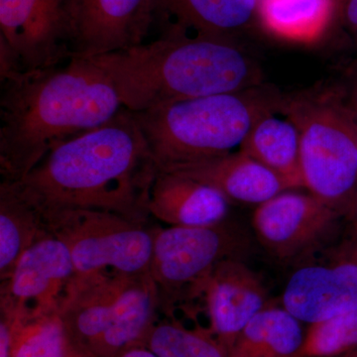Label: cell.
I'll use <instances>...</instances> for the list:
<instances>
[{
	"mask_svg": "<svg viewBox=\"0 0 357 357\" xmlns=\"http://www.w3.org/2000/svg\"><path fill=\"white\" fill-rule=\"evenodd\" d=\"M158 171L135 115L122 109L100 128L60 143L17 183L43 211H109L147 225Z\"/></svg>",
	"mask_w": 357,
	"mask_h": 357,
	"instance_id": "obj_1",
	"label": "cell"
},
{
	"mask_svg": "<svg viewBox=\"0 0 357 357\" xmlns=\"http://www.w3.org/2000/svg\"><path fill=\"white\" fill-rule=\"evenodd\" d=\"M122 109L114 84L89 58L1 82L2 181L22 180L60 143L100 128Z\"/></svg>",
	"mask_w": 357,
	"mask_h": 357,
	"instance_id": "obj_2",
	"label": "cell"
},
{
	"mask_svg": "<svg viewBox=\"0 0 357 357\" xmlns=\"http://www.w3.org/2000/svg\"><path fill=\"white\" fill-rule=\"evenodd\" d=\"M114 84L123 109L142 112L180 100L262 84V70L238 42L165 28L153 41L89 58Z\"/></svg>",
	"mask_w": 357,
	"mask_h": 357,
	"instance_id": "obj_3",
	"label": "cell"
},
{
	"mask_svg": "<svg viewBox=\"0 0 357 357\" xmlns=\"http://www.w3.org/2000/svg\"><path fill=\"white\" fill-rule=\"evenodd\" d=\"M285 100L261 84L133 114L158 170L169 172L231 153L256 122L282 110Z\"/></svg>",
	"mask_w": 357,
	"mask_h": 357,
	"instance_id": "obj_4",
	"label": "cell"
},
{
	"mask_svg": "<svg viewBox=\"0 0 357 357\" xmlns=\"http://www.w3.org/2000/svg\"><path fill=\"white\" fill-rule=\"evenodd\" d=\"M282 110L299 130L305 188L345 215L357 195V117L328 93L286 100Z\"/></svg>",
	"mask_w": 357,
	"mask_h": 357,
	"instance_id": "obj_5",
	"label": "cell"
},
{
	"mask_svg": "<svg viewBox=\"0 0 357 357\" xmlns=\"http://www.w3.org/2000/svg\"><path fill=\"white\" fill-rule=\"evenodd\" d=\"M49 229L69 248L74 280L96 275H149L154 227L109 211H43Z\"/></svg>",
	"mask_w": 357,
	"mask_h": 357,
	"instance_id": "obj_6",
	"label": "cell"
},
{
	"mask_svg": "<svg viewBox=\"0 0 357 357\" xmlns=\"http://www.w3.org/2000/svg\"><path fill=\"white\" fill-rule=\"evenodd\" d=\"M149 276L158 295L159 311L202 296L218 263L236 258L241 238L227 222L206 227H154Z\"/></svg>",
	"mask_w": 357,
	"mask_h": 357,
	"instance_id": "obj_7",
	"label": "cell"
},
{
	"mask_svg": "<svg viewBox=\"0 0 357 357\" xmlns=\"http://www.w3.org/2000/svg\"><path fill=\"white\" fill-rule=\"evenodd\" d=\"M74 278L69 248L50 232L23 253L0 283V314L26 318L59 314Z\"/></svg>",
	"mask_w": 357,
	"mask_h": 357,
	"instance_id": "obj_8",
	"label": "cell"
},
{
	"mask_svg": "<svg viewBox=\"0 0 357 357\" xmlns=\"http://www.w3.org/2000/svg\"><path fill=\"white\" fill-rule=\"evenodd\" d=\"M156 8L157 0H69L70 57H96L144 43Z\"/></svg>",
	"mask_w": 357,
	"mask_h": 357,
	"instance_id": "obj_9",
	"label": "cell"
},
{
	"mask_svg": "<svg viewBox=\"0 0 357 357\" xmlns=\"http://www.w3.org/2000/svg\"><path fill=\"white\" fill-rule=\"evenodd\" d=\"M342 215L311 192L287 190L258 204L251 223L263 248L274 257L286 260L319 243Z\"/></svg>",
	"mask_w": 357,
	"mask_h": 357,
	"instance_id": "obj_10",
	"label": "cell"
},
{
	"mask_svg": "<svg viewBox=\"0 0 357 357\" xmlns=\"http://www.w3.org/2000/svg\"><path fill=\"white\" fill-rule=\"evenodd\" d=\"M210 328L229 354L239 333L267 305V290L259 274L237 258L218 263L203 288Z\"/></svg>",
	"mask_w": 357,
	"mask_h": 357,
	"instance_id": "obj_11",
	"label": "cell"
},
{
	"mask_svg": "<svg viewBox=\"0 0 357 357\" xmlns=\"http://www.w3.org/2000/svg\"><path fill=\"white\" fill-rule=\"evenodd\" d=\"M133 278L107 273L72 282L59 316L76 351L88 354L112 328Z\"/></svg>",
	"mask_w": 357,
	"mask_h": 357,
	"instance_id": "obj_12",
	"label": "cell"
},
{
	"mask_svg": "<svg viewBox=\"0 0 357 357\" xmlns=\"http://www.w3.org/2000/svg\"><path fill=\"white\" fill-rule=\"evenodd\" d=\"M282 306L310 325L356 311L357 263L347 257L328 266L301 268L286 284Z\"/></svg>",
	"mask_w": 357,
	"mask_h": 357,
	"instance_id": "obj_13",
	"label": "cell"
},
{
	"mask_svg": "<svg viewBox=\"0 0 357 357\" xmlns=\"http://www.w3.org/2000/svg\"><path fill=\"white\" fill-rule=\"evenodd\" d=\"M229 199L187 176L158 171L150 190V215L171 227H206L227 220Z\"/></svg>",
	"mask_w": 357,
	"mask_h": 357,
	"instance_id": "obj_14",
	"label": "cell"
},
{
	"mask_svg": "<svg viewBox=\"0 0 357 357\" xmlns=\"http://www.w3.org/2000/svg\"><path fill=\"white\" fill-rule=\"evenodd\" d=\"M260 0H157L156 18L165 28L194 36L238 42L259 22Z\"/></svg>",
	"mask_w": 357,
	"mask_h": 357,
	"instance_id": "obj_15",
	"label": "cell"
},
{
	"mask_svg": "<svg viewBox=\"0 0 357 357\" xmlns=\"http://www.w3.org/2000/svg\"><path fill=\"white\" fill-rule=\"evenodd\" d=\"M169 172L211 185L229 202L257 206L289 190L276 174L239 150Z\"/></svg>",
	"mask_w": 357,
	"mask_h": 357,
	"instance_id": "obj_16",
	"label": "cell"
},
{
	"mask_svg": "<svg viewBox=\"0 0 357 357\" xmlns=\"http://www.w3.org/2000/svg\"><path fill=\"white\" fill-rule=\"evenodd\" d=\"M47 218L17 182H0V281L30 246L50 234Z\"/></svg>",
	"mask_w": 357,
	"mask_h": 357,
	"instance_id": "obj_17",
	"label": "cell"
},
{
	"mask_svg": "<svg viewBox=\"0 0 357 357\" xmlns=\"http://www.w3.org/2000/svg\"><path fill=\"white\" fill-rule=\"evenodd\" d=\"M275 114L264 115L256 122L238 150L276 174L289 190L305 188L299 130L292 119Z\"/></svg>",
	"mask_w": 357,
	"mask_h": 357,
	"instance_id": "obj_18",
	"label": "cell"
},
{
	"mask_svg": "<svg viewBox=\"0 0 357 357\" xmlns=\"http://www.w3.org/2000/svg\"><path fill=\"white\" fill-rule=\"evenodd\" d=\"M304 337L299 319L267 304L244 326L229 357H297Z\"/></svg>",
	"mask_w": 357,
	"mask_h": 357,
	"instance_id": "obj_19",
	"label": "cell"
},
{
	"mask_svg": "<svg viewBox=\"0 0 357 357\" xmlns=\"http://www.w3.org/2000/svg\"><path fill=\"white\" fill-rule=\"evenodd\" d=\"M335 0H260V24L274 36L310 43L332 21Z\"/></svg>",
	"mask_w": 357,
	"mask_h": 357,
	"instance_id": "obj_20",
	"label": "cell"
},
{
	"mask_svg": "<svg viewBox=\"0 0 357 357\" xmlns=\"http://www.w3.org/2000/svg\"><path fill=\"white\" fill-rule=\"evenodd\" d=\"M0 318L10 328V357H70L74 351L59 314Z\"/></svg>",
	"mask_w": 357,
	"mask_h": 357,
	"instance_id": "obj_21",
	"label": "cell"
},
{
	"mask_svg": "<svg viewBox=\"0 0 357 357\" xmlns=\"http://www.w3.org/2000/svg\"><path fill=\"white\" fill-rule=\"evenodd\" d=\"M141 347L157 357H229L210 328H189L175 321H155Z\"/></svg>",
	"mask_w": 357,
	"mask_h": 357,
	"instance_id": "obj_22",
	"label": "cell"
},
{
	"mask_svg": "<svg viewBox=\"0 0 357 357\" xmlns=\"http://www.w3.org/2000/svg\"><path fill=\"white\" fill-rule=\"evenodd\" d=\"M357 347V310L311 324L297 357H338Z\"/></svg>",
	"mask_w": 357,
	"mask_h": 357,
	"instance_id": "obj_23",
	"label": "cell"
},
{
	"mask_svg": "<svg viewBox=\"0 0 357 357\" xmlns=\"http://www.w3.org/2000/svg\"><path fill=\"white\" fill-rule=\"evenodd\" d=\"M33 1L64 31L68 42L67 6L69 0H33Z\"/></svg>",
	"mask_w": 357,
	"mask_h": 357,
	"instance_id": "obj_24",
	"label": "cell"
},
{
	"mask_svg": "<svg viewBox=\"0 0 357 357\" xmlns=\"http://www.w3.org/2000/svg\"><path fill=\"white\" fill-rule=\"evenodd\" d=\"M342 21L357 45V0H345L342 8Z\"/></svg>",
	"mask_w": 357,
	"mask_h": 357,
	"instance_id": "obj_25",
	"label": "cell"
},
{
	"mask_svg": "<svg viewBox=\"0 0 357 357\" xmlns=\"http://www.w3.org/2000/svg\"><path fill=\"white\" fill-rule=\"evenodd\" d=\"M117 357H157L155 354H152L151 351H148L146 347H130V349H126V351L122 352Z\"/></svg>",
	"mask_w": 357,
	"mask_h": 357,
	"instance_id": "obj_26",
	"label": "cell"
},
{
	"mask_svg": "<svg viewBox=\"0 0 357 357\" xmlns=\"http://www.w3.org/2000/svg\"><path fill=\"white\" fill-rule=\"evenodd\" d=\"M345 217L349 218V222L351 223L352 230L357 238V195L345 213Z\"/></svg>",
	"mask_w": 357,
	"mask_h": 357,
	"instance_id": "obj_27",
	"label": "cell"
},
{
	"mask_svg": "<svg viewBox=\"0 0 357 357\" xmlns=\"http://www.w3.org/2000/svg\"><path fill=\"white\" fill-rule=\"evenodd\" d=\"M347 107L354 112L357 117V79L352 84L351 95H349V103Z\"/></svg>",
	"mask_w": 357,
	"mask_h": 357,
	"instance_id": "obj_28",
	"label": "cell"
},
{
	"mask_svg": "<svg viewBox=\"0 0 357 357\" xmlns=\"http://www.w3.org/2000/svg\"><path fill=\"white\" fill-rule=\"evenodd\" d=\"M349 259H351L352 261L357 263V241L356 243H354V245L352 246L351 252L349 255Z\"/></svg>",
	"mask_w": 357,
	"mask_h": 357,
	"instance_id": "obj_29",
	"label": "cell"
},
{
	"mask_svg": "<svg viewBox=\"0 0 357 357\" xmlns=\"http://www.w3.org/2000/svg\"><path fill=\"white\" fill-rule=\"evenodd\" d=\"M70 357H93V356H89V354H84V352L76 351V349H74V351H73L72 354H70Z\"/></svg>",
	"mask_w": 357,
	"mask_h": 357,
	"instance_id": "obj_30",
	"label": "cell"
},
{
	"mask_svg": "<svg viewBox=\"0 0 357 357\" xmlns=\"http://www.w3.org/2000/svg\"><path fill=\"white\" fill-rule=\"evenodd\" d=\"M338 357H357V347L356 349H352V351L347 352V354H342V356Z\"/></svg>",
	"mask_w": 357,
	"mask_h": 357,
	"instance_id": "obj_31",
	"label": "cell"
}]
</instances>
